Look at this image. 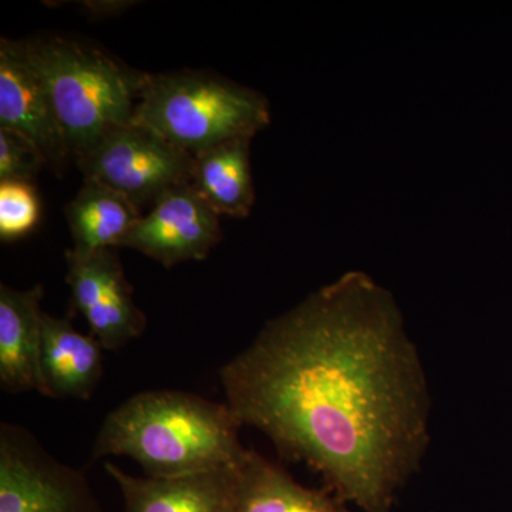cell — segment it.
Instances as JSON below:
<instances>
[{"mask_svg": "<svg viewBox=\"0 0 512 512\" xmlns=\"http://www.w3.org/2000/svg\"><path fill=\"white\" fill-rule=\"evenodd\" d=\"M251 141L237 138L194 157L192 188L220 217L244 218L252 210Z\"/></svg>", "mask_w": 512, "mask_h": 512, "instance_id": "cell-15", "label": "cell"}, {"mask_svg": "<svg viewBox=\"0 0 512 512\" xmlns=\"http://www.w3.org/2000/svg\"><path fill=\"white\" fill-rule=\"evenodd\" d=\"M237 466L174 478L134 477L113 463L104 470L123 495L124 512H235Z\"/></svg>", "mask_w": 512, "mask_h": 512, "instance_id": "cell-10", "label": "cell"}, {"mask_svg": "<svg viewBox=\"0 0 512 512\" xmlns=\"http://www.w3.org/2000/svg\"><path fill=\"white\" fill-rule=\"evenodd\" d=\"M141 217L143 214L136 205L120 192L96 181L84 180L82 188L66 207L72 251L89 255L120 248Z\"/></svg>", "mask_w": 512, "mask_h": 512, "instance_id": "cell-14", "label": "cell"}, {"mask_svg": "<svg viewBox=\"0 0 512 512\" xmlns=\"http://www.w3.org/2000/svg\"><path fill=\"white\" fill-rule=\"evenodd\" d=\"M22 42L45 83L74 163L114 128L133 121L150 73L131 69L99 47L63 36Z\"/></svg>", "mask_w": 512, "mask_h": 512, "instance_id": "cell-3", "label": "cell"}, {"mask_svg": "<svg viewBox=\"0 0 512 512\" xmlns=\"http://www.w3.org/2000/svg\"><path fill=\"white\" fill-rule=\"evenodd\" d=\"M0 512H106L82 471L25 427L0 424Z\"/></svg>", "mask_w": 512, "mask_h": 512, "instance_id": "cell-6", "label": "cell"}, {"mask_svg": "<svg viewBox=\"0 0 512 512\" xmlns=\"http://www.w3.org/2000/svg\"><path fill=\"white\" fill-rule=\"evenodd\" d=\"M66 264L74 311L82 313L104 350L116 352L143 335L146 316L134 303L133 288L113 249L89 255L70 249Z\"/></svg>", "mask_w": 512, "mask_h": 512, "instance_id": "cell-7", "label": "cell"}, {"mask_svg": "<svg viewBox=\"0 0 512 512\" xmlns=\"http://www.w3.org/2000/svg\"><path fill=\"white\" fill-rule=\"evenodd\" d=\"M103 350L99 340L79 332L70 318L43 313V396L89 400L103 376Z\"/></svg>", "mask_w": 512, "mask_h": 512, "instance_id": "cell-12", "label": "cell"}, {"mask_svg": "<svg viewBox=\"0 0 512 512\" xmlns=\"http://www.w3.org/2000/svg\"><path fill=\"white\" fill-rule=\"evenodd\" d=\"M76 164L84 180L120 192L143 211L174 188L191 184L194 157L131 121L101 138Z\"/></svg>", "mask_w": 512, "mask_h": 512, "instance_id": "cell-5", "label": "cell"}, {"mask_svg": "<svg viewBox=\"0 0 512 512\" xmlns=\"http://www.w3.org/2000/svg\"><path fill=\"white\" fill-rule=\"evenodd\" d=\"M242 424L343 503L393 512L431 443L429 380L392 293L350 271L269 320L220 370Z\"/></svg>", "mask_w": 512, "mask_h": 512, "instance_id": "cell-1", "label": "cell"}, {"mask_svg": "<svg viewBox=\"0 0 512 512\" xmlns=\"http://www.w3.org/2000/svg\"><path fill=\"white\" fill-rule=\"evenodd\" d=\"M40 217V202L28 183H0V238L13 241L28 235Z\"/></svg>", "mask_w": 512, "mask_h": 512, "instance_id": "cell-16", "label": "cell"}, {"mask_svg": "<svg viewBox=\"0 0 512 512\" xmlns=\"http://www.w3.org/2000/svg\"><path fill=\"white\" fill-rule=\"evenodd\" d=\"M227 403L177 390L128 397L101 424L93 460L126 456L147 477L174 478L237 466L248 448Z\"/></svg>", "mask_w": 512, "mask_h": 512, "instance_id": "cell-2", "label": "cell"}, {"mask_svg": "<svg viewBox=\"0 0 512 512\" xmlns=\"http://www.w3.org/2000/svg\"><path fill=\"white\" fill-rule=\"evenodd\" d=\"M45 167V160L30 141L0 127V183L30 184Z\"/></svg>", "mask_w": 512, "mask_h": 512, "instance_id": "cell-17", "label": "cell"}, {"mask_svg": "<svg viewBox=\"0 0 512 512\" xmlns=\"http://www.w3.org/2000/svg\"><path fill=\"white\" fill-rule=\"evenodd\" d=\"M134 123L156 131L192 157L237 138H254L268 126L265 97L217 74H150Z\"/></svg>", "mask_w": 512, "mask_h": 512, "instance_id": "cell-4", "label": "cell"}, {"mask_svg": "<svg viewBox=\"0 0 512 512\" xmlns=\"http://www.w3.org/2000/svg\"><path fill=\"white\" fill-rule=\"evenodd\" d=\"M43 285L19 291L0 285V386L3 392L42 394Z\"/></svg>", "mask_w": 512, "mask_h": 512, "instance_id": "cell-11", "label": "cell"}, {"mask_svg": "<svg viewBox=\"0 0 512 512\" xmlns=\"http://www.w3.org/2000/svg\"><path fill=\"white\" fill-rule=\"evenodd\" d=\"M235 512H353L336 495L299 484L281 466L247 450L235 468Z\"/></svg>", "mask_w": 512, "mask_h": 512, "instance_id": "cell-13", "label": "cell"}, {"mask_svg": "<svg viewBox=\"0 0 512 512\" xmlns=\"http://www.w3.org/2000/svg\"><path fill=\"white\" fill-rule=\"evenodd\" d=\"M0 127L30 141L50 170L57 174L66 170L72 158L66 138L22 40L0 42Z\"/></svg>", "mask_w": 512, "mask_h": 512, "instance_id": "cell-9", "label": "cell"}, {"mask_svg": "<svg viewBox=\"0 0 512 512\" xmlns=\"http://www.w3.org/2000/svg\"><path fill=\"white\" fill-rule=\"evenodd\" d=\"M222 239L220 215L191 184L160 198L128 232L120 248L136 249L165 268L202 261Z\"/></svg>", "mask_w": 512, "mask_h": 512, "instance_id": "cell-8", "label": "cell"}]
</instances>
